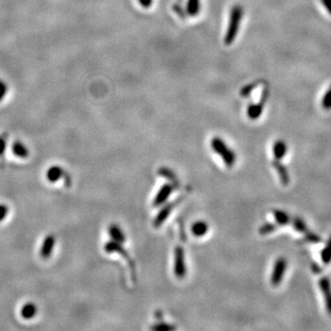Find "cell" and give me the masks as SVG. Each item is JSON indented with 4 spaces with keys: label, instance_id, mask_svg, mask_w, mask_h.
<instances>
[{
    "label": "cell",
    "instance_id": "cell-1",
    "mask_svg": "<svg viewBox=\"0 0 331 331\" xmlns=\"http://www.w3.org/2000/svg\"><path fill=\"white\" fill-rule=\"evenodd\" d=\"M243 16H244V9L240 5H235L231 9L228 27L225 35V43L227 45H230L237 38Z\"/></svg>",
    "mask_w": 331,
    "mask_h": 331
},
{
    "label": "cell",
    "instance_id": "cell-2",
    "mask_svg": "<svg viewBox=\"0 0 331 331\" xmlns=\"http://www.w3.org/2000/svg\"><path fill=\"white\" fill-rule=\"evenodd\" d=\"M211 148L215 154H217L228 167H232L236 164L237 155L229 147L221 137L215 136L211 140Z\"/></svg>",
    "mask_w": 331,
    "mask_h": 331
},
{
    "label": "cell",
    "instance_id": "cell-3",
    "mask_svg": "<svg viewBox=\"0 0 331 331\" xmlns=\"http://www.w3.org/2000/svg\"><path fill=\"white\" fill-rule=\"evenodd\" d=\"M173 270L174 274L179 279L184 278L187 274L185 252L184 249L180 246L176 247L174 250Z\"/></svg>",
    "mask_w": 331,
    "mask_h": 331
},
{
    "label": "cell",
    "instance_id": "cell-4",
    "mask_svg": "<svg viewBox=\"0 0 331 331\" xmlns=\"http://www.w3.org/2000/svg\"><path fill=\"white\" fill-rule=\"evenodd\" d=\"M104 250H105V252L109 253V254L118 253L122 257H124V259L127 260V262H128V264L130 266V269H131L132 273L135 274V267H134V260H132V259L130 258L129 253L127 252L126 249H124L123 248L122 244H119V243L115 242V241L110 240V241H108L105 244V246H104Z\"/></svg>",
    "mask_w": 331,
    "mask_h": 331
},
{
    "label": "cell",
    "instance_id": "cell-5",
    "mask_svg": "<svg viewBox=\"0 0 331 331\" xmlns=\"http://www.w3.org/2000/svg\"><path fill=\"white\" fill-rule=\"evenodd\" d=\"M46 179L49 182L51 183H55L58 182L59 180L63 179L64 183L67 187H70L71 185V178L69 176V174L65 172L63 170V167H61L60 166H52L51 167H49V169L46 172Z\"/></svg>",
    "mask_w": 331,
    "mask_h": 331
},
{
    "label": "cell",
    "instance_id": "cell-6",
    "mask_svg": "<svg viewBox=\"0 0 331 331\" xmlns=\"http://www.w3.org/2000/svg\"><path fill=\"white\" fill-rule=\"evenodd\" d=\"M269 98V89H265L260 98V101L258 103H253V104H249L247 110V114L248 117L250 120H258L260 118V115L263 112V109L264 106L266 104V102Z\"/></svg>",
    "mask_w": 331,
    "mask_h": 331
},
{
    "label": "cell",
    "instance_id": "cell-7",
    "mask_svg": "<svg viewBox=\"0 0 331 331\" xmlns=\"http://www.w3.org/2000/svg\"><path fill=\"white\" fill-rule=\"evenodd\" d=\"M286 268H287V261L284 258L281 257L276 260L273 269H272L271 275H270V284L273 286H278L279 284H282Z\"/></svg>",
    "mask_w": 331,
    "mask_h": 331
},
{
    "label": "cell",
    "instance_id": "cell-8",
    "mask_svg": "<svg viewBox=\"0 0 331 331\" xmlns=\"http://www.w3.org/2000/svg\"><path fill=\"white\" fill-rule=\"evenodd\" d=\"M176 188H177V186H175V185L171 184V183H166L165 185H163L159 189L157 195H156V197L154 199L153 205L156 206V207H158V206L165 205L166 201L168 200V198L171 196L174 189H176Z\"/></svg>",
    "mask_w": 331,
    "mask_h": 331
},
{
    "label": "cell",
    "instance_id": "cell-9",
    "mask_svg": "<svg viewBox=\"0 0 331 331\" xmlns=\"http://www.w3.org/2000/svg\"><path fill=\"white\" fill-rule=\"evenodd\" d=\"M182 201V199L180 198L178 201H175V202H172L168 205H165L160 211L159 213H158V215L156 216V218L154 219V222H153V226L155 228H159L160 226H162L164 224V222L166 220V218L170 215V213H172V211L174 210V208L179 205V203Z\"/></svg>",
    "mask_w": 331,
    "mask_h": 331
},
{
    "label": "cell",
    "instance_id": "cell-10",
    "mask_svg": "<svg viewBox=\"0 0 331 331\" xmlns=\"http://www.w3.org/2000/svg\"><path fill=\"white\" fill-rule=\"evenodd\" d=\"M319 287L323 293L327 311L330 315H331V283L329 278L322 277L319 280Z\"/></svg>",
    "mask_w": 331,
    "mask_h": 331
},
{
    "label": "cell",
    "instance_id": "cell-11",
    "mask_svg": "<svg viewBox=\"0 0 331 331\" xmlns=\"http://www.w3.org/2000/svg\"><path fill=\"white\" fill-rule=\"evenodd\" d=\"M55 246V237L54 235H49L47 237L44 238L41 247V250H40V255L43 260H47L51 255L53 254L54 248Z\"/></svg>",
    "mask_w": 331,
    "mask_h": 331
},
{
    "label": "cell",
    "instance_id": "cell-12",
    "mask_svg": "<svg viewBox=\"0 0 331 331\" xmlns=\"http://www.w3.org/2000/svg\"><path fill=\"white\" fill-rule=\"evenodd\" d=\"M108 234L112 241H115L119 244H124L126 241V236L121 227L116 224H111L108 228Z\"/></svg>",
    "mask_w": 331,
    "mask_h": 331
},
{
    "label": "cell",
    "instance_id": "cell-13",
    "mask_svg": "<svg viewBox=\"0 0 331 331\" xmlns=\"http://www.w3.org/2000/svg\"><path fill=\"white\" fill-rule=\"evenodd\" d=\"M272 166L275 168L276 172L279 175L280 180L284 186L288 185L290 182V174L287 169V167L281 162V160L274 159L271 163Z\"/></svg>",
    "mask_w": 331,
    "mask_h": 331
},
{
    "label": "cell",
    "instance_id": "cell-14",
    "mask_svg": "<svg viewBox=\"0 0 331 331\" xmlns=\"http://www.w3.org/2000/svg\"><path fill=\"white\" fill-rule=\"evenodd\" d=\"M190 231L195 237H205L209 231V226L205 221H197L192 224Z\"/></svg>",
    "mask_w": 331,
    "mask_h": 331
},
{
    "label": "cell",
    "instance_id": "cell-15",
    "mask_svg": "<svg viewBox=\"0 0 331 331\" xmlns=\"http://www.w3.org/2000/svg\"><path fill=\"white\" fill-rule=\"evenodd\" d=\"M11 151L17 158H27L30 155V152L27 148V146L24 145L23 143L20 142V141H16L12 144Z\"/></svg>",
    "mask_w": 331,
    "mask_h": 331
},
{
    "label": "cell",
    "instance_id": "cell-16",
    "mask_svg": "<svg viewBox=\"0 0 331 331\" xmlns=\"http://www.w3.org/2000/svg\"><path fill=\"white\" fill-rule=\"evenodd\" d=\"M272 149H273V155H274L275 159L282 160L285 157L288 147H287V145H286V143L284 142V140H277L273 144Z\"/></svg>",
    "mask_w": 331,
    "mask_h": 331
},
{
    "label": "cell",
    "instance_id": "cell-17",
    "mask_svg": "<svg viewBox=\"0 0 331 331\" xmlns=\"http://www.w3.org/2000/svg\"><path fill=\"white\" fill-rule=\"evenodd\" d=\"M37 307L32 304V303H28L25 304L21 310V315L23 317L24 319H32L36 314H37Z\"/></svg>",
    "mask_w": 331,
    "mask_h": 331
},
{
    "label": "cell",
    "instance_id": "cell-18",
    "mask_svg": "<svg viewBox=\"0 0 331 331\" xmlns=\"http://www.w3.org/2000/svg\"><path fill=\"white\" fill-rule=\"evenodd\" d=\"M201 11V0H188L186 12L190 17H196Z\"/></svg>",
    "mask_w": 331,
    "mask_h": 331
},
{
    "label": "cell",
    "instance_id": "cell-19",
    "mask_svg": "<svg viewBox=\"0 0 331 331\" xmlns=\"http://www.w3.org/2000/svg\"><path fill=\"white\" fill-rule=\"evenodd\" d=\"M272 214H273V216L275 218L277 224L280 225V226H286V225L291 223L290 216L285 212H284V211H282V210L275 209V210L272 211Z\"/></svg>",
    "mask_w": 331,
    "mask_h": 331
},
{
    "label": "cell",
    "instance_id": "cell-20",
    "mask_svg": "<svg viewBox=\"0 0 331 331\" xmlns=\"http://www.w3.org/2000/svg\"><path fill=\"white\" fill-rule=\"evenodd\" d=\"M291 223L292 224L293 228L300 233L306 234L308 232V228L307 224L305 223V221L301 219L299 217H293L292 219H291Z\"/></svg>",
    "mask_w": 331,
    "mask_h": 331
},
{
    "label": "cell",
    "instance_id": "cell-21",
    "mask_svg": "<svg viewBox=\"0 0 331 331\" xmlns=\"http://www.w3.org/2000/svg\"><path fill=\"white\" fill-rule=\"evenodd\" d=\"M321 260L324 264H329L331 261V237H330L326 247L321 251Z\"/></svg>",
    "mask_w": 331,
    "mask_h": 331
},
{
    "label": "cell",
    "instance_id": "cell-22",
    "mask_svg": "<svg viewBox=\"0 0 331 331\" xmlns=\"http://www.w3.org/2000/svg\"><path fill=\"white\" fill-rule=\"evenodd\" d=\"M321 106L325 110H331V85L324 94L323 98L321 100Z\"/></svg>",
    "mask_w": 331,
    "mask_h": 331
},
{
    "label": "cell",
    "instance_id": "cell-23",
    "mask_svg": "<svg viewBox=\"0 0 331 331\" xmlns=\"http://www.w3.org/2000/svg\"><path fill=\"white\" fill-rule=\"evenodd\" d=\"M277 229V226L275 224L272 223H266L264 225H262L259 229V233L260 235H268L272 232H274Z\"/></svg>",
    "mask_w": 331,
    "mask_h": 331
},
{
    "label": "cell",
    "instance_id": "cell-24",
    "mask_svg": "<svg viewBox=\"0 0 331 331\" xmlns=\"http://www.w3.org/2000/svg\"><path fill=\"white\" fill-rule=\"evenodd\" d=\"M151 330L152 331H174L176 330V327L175 326H172L170 324L166 323H158L154 325L151 327Z\"/></svg>",
    "mask_w": 331,
    "mask_h": 331
},
{
    "label": "cell",
    "instance_id": "cell-25",
    "mask_svg": "<svg viewBox=\"0 0 331 331\" xmlns=\"http://www.w3.org/2000/svg\"><path fill=\"white\" fill-rule=\"evenodd\" d=\"M258 85H259V82H253V83H250V84H248V85L245 86L244 87H242V89H241V91H240L241 97H243V98H248Z\"/></svg>",
    "mask_w": 331,
    "mask_h": 331
},
{
    "label": "cell",
    "instance_id": "cell-26",
    "mask_svg": "<svg viewBox=\"0 0 331 331\" xmlns=\"http://www.w3.org/2000/svg\"><path fill=\"white\" fill-rule=\"evenodd\" d=\"M306 240L308 242H310V243H314V244H317L321 241V237H319L318 235H316L315 233L313 232H310V231H308L306 233Z\"/></svg>",
    "mask_w": 331,
    "mask_h": 331
},
{
    "label": "cell",
    "instance_id": "cell-27",
    "mask_svg": "<svg viewBox=\"0 0 331 331\" xmlns=\"http://www.w3.org/2000/svg\"><path fill=\"white\" fill-rule=\"evenodd\" d=\"M7 140H8V135L6 134L0 135V157L3 156L5 153L6 148H7Z\"/></svg>",
    "mask_w": 331,
    "mask_h": 331
},
{
    "label": "cell",
    "instance_id": "cell-28",
    "mask_svg": "<svg viewBox=\"0 0 331 331\" xmlns=\"http://www.w3.org/2000/svg\"><path fill=\"white\" fill-rule=\"evenodd\" d=\"M159 173L161 174V175H163V176H164L165 178H166V179H169L171 182H176V181H177L176 177L174 176L173 174H172V172H171L169 169L161 168V169L159 170Z\"/></svg>",
    "mask_w": 331,
    "mask_h": 331
},
{
    "label": "cell",
    "instance_id": "cell-29",
    "mask_svg": "<svg viewBox=\"0 0 331 331\" xmlns=\"http://www.w3.org/2000/svg\"><path fill=\"white\" fill-rule=\"evenodd\" d=\"M8 211L9 209H8V205L0 204V222H2L7 217Z\"/></svg>",
    "mask_w": 331,
    "mask_h": 331
},
{
    "label": "cell",
    "instance_id": "cell-30",
    "mask_svg": "<svg viewBox=\"0 0 331 331\" xmlns=\"http://www.w3.org/2000/svg\"><path fill=\"white\" fill-rule=\"evenodd\" d=\"M8 92V87L7 84L0 79V102L5 98V96Z\"/></svg>",
    "mask_w": 331,
    "mask_h": 331
},
{
    "label": "cell",
    "instance_id": "cell-31",
    "mask_svg": "<svg viewBox=\"0 0 331 331\" xmlns=\"http://www.w3.org/2000/svg\"><path fill=\"white\" fill-rule=\"evenodd\" d=\"M173 9L174 11L179 15V16L181 17V18H182V19H184V18H186V13H185V10H184V8H182V6H180L179 4H175L173 6Z\"/></svg>",
    "mask_w": 331,
    "mask_h": 331
},
{
    "label": "cell",
    "instance_id": "cell-32",
    "mask_svg": "<svg viewBox=\"0 0 331 331\" xmlns=\"http://www.w3.org/2000/svg\"><path fill=\"white\" fill-rule=\"evenodd\" d=\"M138 2L145 8H150L153 4V0H138Z\"/></svg>",
    "mask_w": 331,
    "mask_h": 331
},
{
    "label": "cell",
    "instance_id": "cell-33",
    "mask_svg": "<svg viewBox=\"0 0 331 331\" xmlns=\"http://www.w3.org/2000/svg\"><path fill=\"white\" fill-rule=\"evenodd\" d=\"M320 1L324 8H326V10L331 15V0H320Z\"/></svg>",
    "mask_w": 331,
    "mask_h": 331
},
{
    "label": "cell",
    "instance_id": "cell-34",
    "mask_svg": "<svg viewBox=\"0 0 331 331\" xmlns=\"http://www.w3.org/2000/svg\"><path fill=\"white\" fill-rule=\"evenodd\" d=\"M313 268H314V271L315 273H319L320 272V268L317 264H313Z\"/></svg>",
    "mask_w": 331,
    "mask_h": 331
}]
</instances>
